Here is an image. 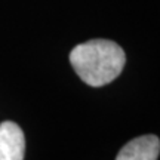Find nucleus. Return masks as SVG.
<instances>
[{"instance_id": "f257e3e1", "label": "nucleus", "mask_w": 160, "mask_h": 160, "mask_svg": "<svg viewBox=\"0 0 160 160\" xmlns=\"http://www.w3.org/2000/svg\"><path fill=\"white\" fill-rule=\"evenodd\" d=\"M70 64L86 85L101 88L120 76L126 55L116 42L93 39L80 43L70 52Z\"/></svg>"}, {"instance_id": "f03ea898", "label": "nucleus", "mask_w": 160, "mask_h": 160, "mask_svg": "<svg viewBox=\"0 0 160 160\" xmlns=\"http://www.w3.org/2000/svg\"><path fill=\"white\" fill-rule=\"evenodd\" d=\"M25 137L13 122L0 123V160H24Z\"/></svg>"}, {"instance_id": "7ed1b4c3", "label": "nucleus", "mask_w": 160, "mask_h": 160, "mask_svg": "<svg viewBox=\"0 0 160 160\" xmlns=\"http://www.w3.org/2000/svg\"><path fill=\"white\" fill-rule=\"evenodd\" d=\"M160 139L156 135H142L123 145L116 160H157Z\"/></svg>"}]
</instances>
